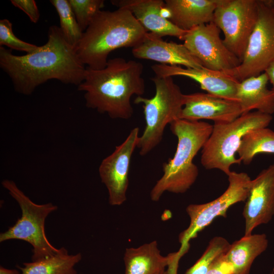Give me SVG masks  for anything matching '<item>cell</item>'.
Returning a JSON list of instances; mask_svg holds the SVG:
<instances>
[{
	"mask_svg": "<svg viewBox=\"0 0 274 274\" xmlns=\"http://www.w3.org/2000/svg\"><path fill=\"white\" fill-rule=\"evenodd\" d=\"M48 35L46 43L31 53L16 55L11 49L0 47V67L18 93L30 95L52 79L78 86L84 81L86 68L60 27L51 26Z\"/></svg>",
	"mask_w": 274,
	"mask_h": 274,
	"instance_id": "obj_1",
	"label": "cell"
},
{
	"mask_svg": "<svg viewBox=\"0 0 274 274\" xmlns=\"http://www.w3.org/2000/svg\"><path fill=\"white\" fill-rule=\"evenodd\" d=\"M143 71L140 62L121 57L110 59L104 68H86L85 79L78 90L84 92L88 108L112 119H128L133 113L131 97L145 92Z\"/></svg>",
	"mask_w": 274,
	"mask_h": 274,
	"instance_id": "obj_2",
	"label": "cell"
},
{
	"mask_svg": "<svg viewBox=\"0 0 274 274\" xmlns=\"http://www.w3.org/2000/svg\"><path fill=\"white\" fill-rule=\"evenodd\" d=\"M147 32L127 9L101 10L83 32L75 49L83 64L91 69L100 70L106 67L111 52L135 47Z\"/></svg>",
	"mask_w": 274,
	"mask_h": 274,
	"instance_id": "obj_3",
	"label": "cell"
},
{
	"mask_svg": "<svg viewBox=\"0 0 274 274\" xmlns=\"http://www.w3.org/2000/svg\"><path fill=\"white\" fill-rule=\"evenodd\" d=\"M213 125L202 121L178 119L170 124L172 132L178 139L174 157L163 164V174L150 192L154 201L166 191L186 192L195 183L199 174L193 160L209 138Z\"/></svg>",
	"mask_w": 274,
	"mask_h": 274,
	"instance_id": "obj_4",
	"label": "cell"
},
{
	"mask_svg": "<svg viewBox=\"0 0 274 274\" xmlns=\"http://www.w3.org/2000/svg\"><path fill=\"white\" fill-rule=\"evenodd\" d=\"M151 80L155 87L154 96L151 98L138 96L134 100L135 104H142L146 121L137 145L142 156L160 143L166 125L180 119L184 104L185 94L173 77L155 76Z\"/></svg>",
	"mask_w": 274,
	"mask_h": 274,
	"instance_id": "obj_5",
	"label": "cell"
},
{
	"mask_svg": "<svg viewBox=\"0 0 274 274\" xmlns=\"http://www.w3.org/2000/svg\"><path fill=\"white\" fill-rule=\"evenodd\" d=\"M272 120V115L256 111L243 114L230 122L214 123L201 149V165L207 169H219L228 176L231 166L242 162L235 154L244 136L251 130L267 127Z\"/></svg>",
	"mask_w": 274,
	"mask_h": 274,
	"instance_id": "obj_6",
	"label": "cell"
},
{
	"mask_svg": "<svg viewBox=\"0 0 274 274\" xmlns=\"http://www.w3.org/2000/svg\"><path fill=\"white\" fill-rule=\"evenodd\" d=\"M3 186L19 205L22 214L15 224L0 234V242L10 239L25 241L32 247V261H37L54 255L60 250L48 241L45 231L47 217L57 210V206L51 202L39 204L33 202L13 181L4 180Z\"/></svg>",
	"mask_w": 274,
	"mask_h": 274,
	"instance_id": "obj_7",
	"label": "cell"
},
{
	"mask_svg": "<svg viewBox=\"0 0 274 274\" xmlns=\"http://www.w3.org/2000/svg\"><path fill=\"white\" fill-rule=\"evenodd\" d=\"M228 177V187L219 197L211 202L191 204L186 208L190 224L179 236L181 246L178 252L181 257L188 251L190 241L195 238L215 218L226 217V212L231 206L246 201L252 180L250 177L246 173L232 171Z\"/></svg>",
	"mask_w": 274,
	"mask_h": 274,
	"instance_id": "obj_8",
	"label": "cell"
},
{
	"mask_svg": "<svg viewBox=\"0 0 274 274\" xmlns=\"http://www.w3.org/2000/svg\"><path fill=\"white\" fill-rule=\"evenodd\" d=\"M258 17L240 64L226 72L241 82L264 72L274 59V7L270 0H258Z\"/></svg>",
	"mask_w": 274,
	"mask_h": 274,
	"instance_id": "obj_9",
	"label": "cell"
},
{
	"mask_svg": "<svg viewBox=\"0 0 274 274\" xmlns=\"http://www.w3.org/2000/svg\"><path fill=\"white\" fill-rule=\"evenodd\" d=\"M258 17V0H221L213 22L223 32V43L241 63Z\"/></svg>",
	"mask_w": 274,
	"mask_h": 274,
	"instance_id": "obj_10",
	"label": "cell"
},
{
	"mask_svg": "<svg viewBox=\"0 0 274 274\" xmlns=\"http://www.w3.org/2000/svg\"><path fill=\"white\" fill-rule=\"evenodd\" d=\"M220 29L211 22L187 31L184 45L208 69L228 72L237 67L239 59L225 46Z\"/></svg>",
	"mask_w": 274,
	"mask_h": 274,
	"instance_id": "obj_11",
	"label": "cell"
},
{
	"mask_svg": "<svg viewBox=\"0 0 274 274\" xmlns=\"http://www.w3.org/2000/svg\"><path fill=\"white\" fill-rule=\"evenodd\" d=\"M139 127L133 128L125 141L101 161L98 168L101 181L108 191L109 202L120 206L126 200L132 155L138 143Z\"/></svg>",
	"mask_w": 274,
	"mask_h": 274,
	"instance_id": "obj_12",
	"label": "cell"
},
{
	"mask_svg": "<svg viewBox=\"0 0 274 274\" xmlns=\"http://www.w3.org/2000/svg\"><path fill=\"white\" fill-rule=\"evenodd\" d=\"M245 220L244 236L254 228L268 223L274 216V164L263 169L250 183L243 209Z\"/></svg>",
	"mask_w": 274,
	"mask_h": 274,
	"instance_id": "obj_13",
	"label": "cell"
},
{
	"mask_svg": "<svg viewBox=\"0 0 274 274\" xmlns=\"http://www.w3.org/2000/svg\"><path fill=\"white\" fill-rule=\"evenodd\" d=\"M242 115L239 103L209 93L185 94L180 119L190 121L211 120L214 123L230 122Z\"/></svg>",
	"mask_w": 274,
	"mask_h": 274,
	"instance_id": "obj_14",
	"label": "cell"
},
{
	"mask_svg": "<svg viewBox=\"0 0 274 274\" xmlns=\"http://www.w3.org/2000/svg\"><path fill=\"white\" fill-rule=\"evenodd\" d=\"M151 68L156 76L186 77L199 83L200 88L208 93L237 101L236 94L239 81L224 72L213 71L206 67L187 68L159 63L152 65Z\"/></svg>",
	"mask_w": 274,
	"mask_h": 274,
	"instance_id": "obj_15",
	"label": "cell"
},
{
	"mask_svg": "<svg viewBox=\"0 0 274 274\" xmlns=\"http://www.w3.org/2000/svg\"><path fill=\"white\" fill-rule=\"evenodd\" d=\"M132 53L136 58L151 60L162 64L193 68L204 67L184 44L164 41L162 38L148 32L144 40L132 48Z\"/></svg>",
	"mask_w": 274,
	"mask_h": 274,
	"instance_id": "obj_16",
	"label": "cell"
},
{
	"mask_svg": "<svg viewBox=\"0 0 274 274\" xmlns=\"http://www.w3.org/2000/svg\"><path fill=\"white\" fill-rule=\"evenodd\" d=\"M111 3L118 8L129 10L147 31L159 37L172 36L183 41L187 32L164 17V1L112 0Z\"/></svg>",
	"mask_w": 274,
	"mask_h": 274,
	"instance_id": "obj_17",
	"label": "cell"
},
{
	"mask_svg": "<svg viewBox=\"0 0 274 274\" xmlns=\"http://www.w3.org/2000/svg\"><path fill=\"white\" fill-rule=\"evenodd\" d=\"M221 0H165L164 17L179 28L188 31L213 21Z\"/></svg>",
	"mask_w": 274,
	"mask_h": 274,
	"instance_id": "obj_18",
	"label": "cell"
},
{
	"mask_svg": "<svg viewBox=\"0 0 274 274\" xmlns=\"http://www.w3.org/2000/svg\"><path fill=\"white\" fill-rule=\"evenodd\" d=\"M180 258L178 252L166 256L161 254L157 241L145 244L125 250L124 262L125 274H158Z\"/></svg>",
	"mask_w": 274,
	"mask_h": 274,
	"instance_id": "obj_19",
	"label": "cell"
},
{
	"mask_svg": "<svg viewBox=\"0 0 274 274\" xmlns=\"http://www.w3.org/2000/svg\"><path fill=\"white\" fill-rule=\"evenodd\" d=\"M268 81L264 72L239 82L236 97L242 115L253 110L271 115L274 113V91L268 89Z\"/></svg>",
	"mask_w": 274,
	"mask_h": 274,
	"instance_id": "obj_20",
	"label": "cell"
},
{
	"mask_svg": "<svg viewBox=\"0 0 274 274\" xmlns=\"http://www.w3.org/2000/svg\"><path fill=\"white\" fill-rule=\"evenodd\" d=\"M268 245V241L264 233L244 236L230 244L224 257L232 265L233 274H249L253 261Z\"/></svg>",
	"mask_w": 274,
	"mask_h": 274,
	"instance_id": "obj_21",
	"label": "cell"
},
{
	"mask_svg": "<svg viewBox=\"0 0 274 274\" xmlns=\"http://www.w3.org/2000/svg\"><path fill=\"white\" fill-rule=\"evenodd\" d=\"M82 259L80 253L71 255L64 247L53 256L18 265L21 274H77L75 265Z\"/></svg>",
	"mask_w": 274,
	"mask_h": 274,
	"instance_id": "obj_22",
	"label": "cell"
},
{
	"mask_svg": "<svg viewBox=\"0 0 274 274\" xmlns=\"http://www.w3.org/2000/svg\"><path fill=\"white\" fill-rule=\"evenodd\" d=\"M237 153L245 165L257 154H274V131L264 127L249 131L243 138Z\"/></svg>",
	"mask_w": 274,
	"mask_h": 274,
	"instance_id": "obj_23",
	"label": "cell"
},
{
	"mask_svg": "<svg viewBox=\"0 0 274 274\" xmlns=\"http://www.w3.org/2000/svg\"><path fill=\"white\" fill-rule=\"evenodd\" d=\"M60 21V28L66 41L75 48L80 42L83 31L80 27L68 0H51Z\"/></svg>",
	"mask_w": 274,
	"mask_h": 274,
	"instance_id": "obj_24",
	"label": "cell"
},
{
	"mask_svg": "<svg viewBox=\"0 0 274 274\" xmlns=\"http://www.w3.org/2000/svg\"><path fill=\"white\" fill-rule=\"evenodd\" d=\"M230 245L228 241L223 237H213L200 258L185 274H206L212 264L226 253Z\"/></svg>",
	"mask_w": 274,
	"mask_h": 274,
	"instance_id": "obj_25",
	"label": "cell"
},
{
	"mask_svg": "<svg viewBox=\"0 0 274 274\" xmlns=\"http://www.w3.org/2000/svg\"><path fill=\"white\" fill-rule=\"evenodd\" d=\"M68 2L83 32L104 7L105 3L103 0H68Z\"/></svg>",
	"mask_w": 274,
	"mask_h": 274,
	"instance_id": "obj_26",
	"label": "cell"
},
{
	"mask_svg": "<svg viewBox=\"0 0 274 274\" xmlns=\"http://www.w3.org/2000/svg\"><path fill=\"white\" fill-rule=\"evenodd\" d=\"M0 45L26 53L36 52L40 47L18 38L13 32L12 23L7 19L0 20Z\"/></svg>",
	"mask_w": 274,
	"mask_h": 274,
	"instance_id": "obj_27",
	"label": "cell"
},
{
	"mask_svg": "<svg viewBox=\"0 0 274 274\" xmlns=\"http://www.w3.org/2000/svg\"><path fill=\"white\" fill-rule=\"evenodd\" d=\"M11 3L23 11L33 23H37L40 19V12L33 0H11Z\"/></svg>",
	"mask_w": 274,
	"mask_h": 274,
	"instance_id": "obj_28",
	"label": "cell"
},
{
	"mask_svg": "<svg viewBox=\"0 0 274 274\" xmlns=\"http://www.w3.org/2000/svg\"><path fill=\"white\" fill-rule=\"evenodd\" d=\"M224 255L212 264L206 274H233L232 265L226 260Z\"/></svg>",
	"mask_w": 274,
	"mask_h": 274,
	"instance_id": "obj_29",
	"label": "cell"
},
{
	"mask_svg": "<svg viewBox=\"0 0 274 274\" xmlns=\"http://www.w3.org/2000/svg\"><path fill=\"white\" fill-rule=\"evenodd\" d=\"M264 72L266 74L269 81L272 86V90L274 91V59L270 62Z\"/></svg>",
	"mask_w": 274,
	"mask_h": 274,
	"instance_id": "obj_30",
	"label": "cell"
},
{
	"mask_svg": "<svg viewBox=\"0 0 274 274\" xmlns=\"http://www.w3.org/2000/svg\"><path fill=\"white\" fill-rule=\"evenodd\" d=\"M0 274H21L18 270L15 269H8L2 266H0Z\"/></svg>",
	"mask_w": 274,
	"mask_h": 274,
	"instance_id": "obj_31",
	"label": "cell"
},
{
	"mask_svg": "<svg viewBox=\"0 0 274 274\" xmlns=\"http://www.w3.org/2000/svg\"><path fill=\"white\" fill-rule=\"evenodd\" d=\"M158 274H169V273H168V270L167 269V270H162V271H161Z\"/></svg>",
	"mask_w": 274,
	"mask_h": 274,
	"instance_id": "obj_32",
	"label": "cell"
},
{
	"mask_svg": "<svg viewBox=\"0 0 274 274\" xmlns=\"http://www.w3.org/2000/svg\"><path fill=\"white\" fill-rule=\"evenodd\" d=\"M270 2H271V4H272V6L274 7V1H273V0L271 1L270 0Z\"/></svg>",
	"mask_w": 274,
	"mask_h": 274,
	"instance_id": "obj_33",
	"label": "cell"
}]
</instances>
